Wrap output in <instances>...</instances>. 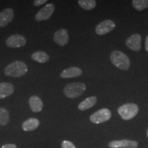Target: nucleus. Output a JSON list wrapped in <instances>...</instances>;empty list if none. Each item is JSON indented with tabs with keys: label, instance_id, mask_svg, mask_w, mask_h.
<instances>
[{
	"label": "nucleus",
	"instance_id": "obj_1",
	"mask_svg": "<svg viewBox=\"0 0 148 148\" xmlns=\"http://www.w3.org/2000/svg\"><path fill=\"white\" fill-rule=\"evenodd\" d=\"M27 70V66L25 62L21 61H15L8 64L5 68L4 73L8 77H20L25 75Z\"/></svg>",
	"mask_w": 148,
	"mask_h": 148
},
{
	"label": "nucleus",
	"instance_id": "obj_2",
	"mask_svg": "<svg viewBox=\"0 0 148 148\" xmlns=\"http://www.w3.org/2000/svg\"><path fill=\"white\" fill-rule=\"evenodd\" d=\"M110 61L116 67L121 70H127L130 66V60L126 54L120 51H114L111 53Z\"/></svg>",
	"mask_w": 148,
	"mask_h": 148
},
{
	"label": "nucleus",
	"instance_id": "obj_3",
	"mask_svg": "<svg viewBox=\"0 0 148 148\" xmlns=\"http://www.w3.org/2000/svg\"><path fill=\"white\" fill-rule=\"evenodd\" d=\"M86 84L82 82H72L64 88L63 92L66 97L75 99L79 97L86 90Z\"/></svg>",
	"mask_w": 148,
	"mask_h": 148
},
{
	"label": "nucleus",
	"instance_id": "obj_4",
	"mask_svg": "<svg viewBox=\"0 0 148 148\" xmlns=\"http://www.w3.org/2000/svg\"><path fill=\"white\" fill-rule=\"evenodd\" d=\"M138 112V107L134 103H125L118 108V113L121 116L122 119L125 121L133 119L137 114Z\"/></svg>",
	"mask_w": 148,
	"mask_h": 148
},
{
	"label": "nucleus",
	"instance_id": "obj_5",
	"mask_svg": "<svg viewBox=\"0 0 148 148\" xmlns=\"http://www.w3.org/2000/svg\"><path fill=\"white\" fill-rule=\"evenodd\" d=\"M111 118V112L108 108H102L94 112L90 116V121L95 124L104 123Z\"/></svg>",
	"mask_w": 148,
	"mask_h": 148
},
{
	"label": "nucleus",
	"instance_id": "obj_6",
	"mask_svg": "<svg viewBox=\"0 0 148 148\" xmlns=\"http://www.w3.org/2000/svg\"><path fill=\"white\" fill-rule=\"evenodd\" d=\"M55 10V5L53 3H49L46 4L43 8L40 9L35 16L36 21L40 22L42 21H47L51 17Z\"/></svg>",
	"mask_w": 148,
	"mask_h": 148
},
{
	"label": "nucleus",
	"instance_id": "obj_7",
	"mask_svg": "<svg viewBox=\"0 0 148 148\" xmlns=\"http://www.w3.org/2000/svg\"><path fill=\"white\" fill-rule=\"evenodd\" d=\"M26 38L20 34H14L9 36L5 40V45L8 47L18 48L26 44Z\"/></svg>",
	"mask_w": 148,
	"mask_h": 148
},
{
	"label": "nucleus",
	"instance_id": "obj_8",
	"mask_svg": "<svg viewBox=\"0 0 148 148\" xmlns=\"http://www.w3.org/2000/svg\"><path fill=\"white\" fill-rule=\"evenodd\" d=\"M114 27H115V23H114V21L107 19L98 24L95 28V32L99 36H102L111 32Z\"/></svg>",
	"mask_w": 148,
	"mask_h": 148
},
{
	"label": "nucleus",
	"instance_id": "obj_9",
	"mask_svg": "<svg viewBox=\"0 0 148 148\" xmlns=\"http://www.w3.org/2000/svg\"><path fill=\"white\" fill-rule=\"evenodd\" d=\"M53 38L57 45L63 47L69 42V33L66 29H60L55 32Z\"/></svg>",
	"mask_w": 148,
	"mask_h": 148
},
{
	"label": "nucleus",
	"instance_id": "obj_10",
	"mask_svg": "<svg viewBox=\"0 0 148 148\" xmlns=\"http://www.w3.org/2000/svg\"><path fill=\"white\" fill-rule=\"evenodd\" d=\"M138 145V142L136 140L123 139L110 142L108 147L110 148H137Z\"/></svg>",
	"mask_w": 148,
	"mask_h": 148
},
{
	"label": "nucleus",
	"instance_id": "obj_11",
	"mask_svg": "<svg viewBox=\"0 0 148 148\" xmlns=\"http://www.w3.org/2000/svg\"><path fill=\"white\" fill-rule=\"evenodd\" d=\"M125 45L128 48L134 51H138L141 48V36L134 34L127 38Z\"/></svg>",
	"mask_w": 148,
	"mask_h": 148
},
{
	"label": "nucleus",
	"instance_id": "obj_12",
	"mask_svg": "<svg viewBox=\"0 0 148 148\" xmlns=\"http://www.w3.org/2000/svg\"><path fill=\"white\" fill-rule=\"evenodd\" d=\"M14 10L12 8H5L0 12V27H4L13 20Z\"/></svg>",
	"mask_w": 148,
	"mask_h": 148
},
{
	"label": "nucleus",
	"instance_id": "obj_13",
	"mask_svg": "<svg viewBox=\"0 0 148 148\" xmlns=\"http://www.w3.org/2000/svg\"><path fill=\"white\" fill-rule=\"evenodd\" d=\"M29 105L31 110L34 112H40L43 108V103L41 99L36 95H32L29 99Z\"/></svg>",
	"mask_w": 148,
	"mask_h": 148
},
{
	"label": "nucleus",
	"instance_id": "obj_14",
	"mask_svg": "<svg viewBox=\"0 0 148 148\" xmlns=\"http://www.w3.org/2000/svg\"><path fill=\"white\" fill-rule=\"evenodd\" d=\"M14 86L10 83H0V99H3L10 96L14 92Z\"/></svg>",
	"mask_w": 148,
	"mask_h": 148
},
{
	"label": "nucleus",
	"instance_id": "obj_15",
	"mask_svg": "<svg viewBox=\"0 0 148 148\" xmlns=\"http://www.w3.org/2000/svg\"><path fill=\"white\" fill-rule=\"evenodd\" d=\"M82 69L76 66H73L63 70L60 73V77L62 78H72V77H78L82 75Z\"/></svg>",
	"mask_w": 148,
	"mask_h": 148
},
{
	"label": "nucleus",
	"instance_id": "obj_16",
	"mask_svg": "<svg viewBox=\"0 0 148 148\" xmlns=\"http://www.w3.org/2000/svg\"><path fill=\"white\" fill-rule=\"evenodd\" d=\"M40 125L39 120L36 118H29L22 124V129L25 132H31L37 129Z\"/></svg>",
	"mask_w": 148,
	"mask_h": 148
},
{
	"label": "nucleus",
	"instance_id": "obj_17",
	"mask_svg": "<svg viewBox=\"0 0 148 148\" xmlns=\"http://www.w3.org/2000/svg\"><path fill=\"white\" fill-rule=\"evenodd\" d=\"M97 99L95 96H90V97L85 99L84 101L79 103L78 105V109L81 111H84L88 109L91 108L96 104Z\"/></svg>",
	"mask_w": 148,
	"mask_h": 148
},
{
	"label": "nucleus",
	"instance_id": "obj_18",
	"mask_svg": "<svg viewBox=\"0 0 148 148\" xmlns=\"http://www.w3.org/2000/svg\"><path fill=\"white\" fill-rule=\"evenodd\" d=\"M33 60L38 63H45L49 60V56L45 51H36L31 56Z\"/></svg>",
	"mask_w": 148,
	"mask_h": 148
},
{
	"label": "nucleus",
	"instance_id": "obj_19",
	"mask_svg": "<svg viewBox=\"0 0 148 148\" xmlns=\"http://www.w3.org/2000/svg\"><path fill=\"white\" fill-rule=\"evenodd\" d=\"M78 4L81 8L85 10H90L96 7L97 2L95 0H79Z\"/></svg>",
	"mask_w": 148,
	"mask_h": 148
},
{
	"label": "nucleus",
	"instance_id": "obj_20",
	"mask_svg": "<svg viewBox=\"0 0 148 148\" xmlns=\"http://www.w3.org/2000/svg\"><path fill=\"white\" fill-rule=\"evenodd\" d=\"M10 121V114L6 109L0 107V125H5Z\"/></svg>",
	"mask_w": 148,
	"mask_h": 148
},
{
	"label": "nucleus",
	"instance_id": "obj_21",
	"mask_svg": "<svg viewBox=\"0 0 148 148\" xmlns=\"http://www.w3.org/2000/svg\"><path fill=\"white\" fill-rule=\"evenodd\" d=\"M132 5L135 10L142 11L148 8V0H133Z\"/></svg>",
	"mask_w": 148,
	"mask_h": 148
},
{
	"label": "nucleus",
	"instance_id": "obj_22",
	"mask_svg": "<svg viewBox=\"0 0 148 148\" xmlns=\"http://www.w3.org/2000/svg\"><path fill=\"white\" fill-rule=\"evenodd\" d=\"M61 147H62V148H76L72 142L66 140L62 141V144H61Z\"/></svg>",
	"mask_w": 148,
	"mask_h": 148
},
{
	"label": "nucleus",
	"instance_id": "obj_23",
	"mask_svg": "<svg viewBox=\"0 0 148 148\" xmlns=\"http://www.w3.org/2000/svg\"><path fill=\"white\" fill-rule=\"evenodd\" d=\"M47 0H35V1H33V4H34V6H40V5H43L45 3H47Z\"/></svg>",
	"mask_w": 148,
	"mask_h": 148
},
{
	"label": "nucleus",
	"instance_id": "obj_24",
	"mask_svg": "<svg viewBox=\"0 0 148 148\" xmlns=\"http://www.w3.org/2000/svg\"><path fill=\"white\" fill-rule=\"evenodd\" d=\"M1 148H17V147L14 144H5L1 147Z\"/></svg>",
	"mask_w": 148,
	"mask_h": 148
},
{
	"label": "nucleus",
	"instance_id": "obj_25",
	"mask_svg": "<svg viewBox=\"0 0 148 148\" xmlns=\"http://www.w3.org/2000/svg\"><path fill=\"white\" fill-rule=\"evenodd\" d=\"M145 49L148 52V36L145 38Z\"/></svg>",
	"mask_w": 148,
	"mask_h": 148
},
{
	"label": "nucleus",
	"instance_id": "obj_26",
	"mask_svg": "<svg viewBox=\"0 0 148 148\" xmlns=\"http://www.w3.org/2000/svg\"><path fill=\"white\" fill-rule=\"evenodd\" d=\"M147 137H148V130H147Z\"/></svg>",
	"mask_w": 148,
	"mask_h": 148
}]
</instances>
